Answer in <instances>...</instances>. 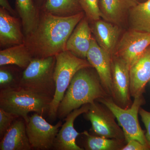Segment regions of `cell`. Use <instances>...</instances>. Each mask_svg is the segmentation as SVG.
Masks as SVG:
<instances>
[{
    "label": "cell",
    "mask_w": 150,
    "mask_h": 150,
    "mask_svg": "<svg viewBox=\"0 0 150 150\" xmlns=\"http://www.w3.org/2000/svg\"><path fill=\"white\" fill-rule=\"evenodd\" d=\"M96 102L90 104L88 110L84 113L91 123L92 131L97 136L126 142L123 129L115 121V115L104 105Z\"/></svg>",
    "instance_id": "obj_7"
},
{
    "label": "cell",
    "mask_w": 150,
    "mask_h": 150,
    "mask_svg": "<svg viewBox=\"0 0 150 150\" xmlns=\"http://www.w3.org/2000/svg\"><path fill=\"white\" fill-rule=\"evenodd\" d=\"M91 29L88 20L84 17L75 27L67 40L66 50L81 59H86L91 44Z\"/></svg>",
    "instance_id": "obj_15"
},
{
    "label": "cell",
    "mask_w": 150,
    "mask_h": 150,
    "mask_svg": "<svg viewBox=\"0 0 150 150\" xmlns=\"http://www.w3.org/2000/svg\"><path fill=\"white\" fill-rule=\"evenodd\" d=\"M43 12L57 16H70L83 11L79 0H46Z\"/></svg>",
    "instance_id": "obj_22"
},
{
    "label": "cell",
    "mask_w": 150,
    "mask_h": 150,
    "mask_svg": "<svg viewBox=\"0 0 150 150\" xmlns=\"http://www.w3.org/2000/svg\"><path fill=\"white\" fill-rule=\"evenodd\" d=\"M79 1L88 21L94 22L100 19L101 14L99 0H79Z\"/></svg>",
    "instance_id": "obj_24"
},
{
    "label": "cell",
    "mask_w": 150,
    "mask_h": 150,
    "mask_svg": "<svg viewBox=\"0 0 150 150\" xmlns=\"http://www.w3.org/2000/svg\"><path fill=\"white\" fill-rule=\"evenodd\" d=\"M112 57L92 37L86 59L96 71L103 88L110 97L112 96Z\"/></svg>",
    "instance_id": "obj_11"
},
{
    "label": "cell",
    "mask_w": 150,
    "mask_h": 150,
    "mask_svg": "<svg viewBox=\"0 0 150 150\" xmlns=\"http://www.w3.org/2000/svg\"><path fill=\"white\" fill-rule=\"evenodd\" d=\"M0 5H1V7L3 8L7 11L12 15L14 16L16 15V12L11 7L8 0H0Z\"/></svg>",
    "instance_id": "obj_29"
},
{
    "label": "cell",
    "mask_w": 150,
    "mask_h": 150,
    "mask_svg": "<svg viewBox=\"0 0 150 150\" xmlns=\"http://www.w3.org/2000/svg\"><path fill=\"white\" fill-rule=\"evenodd\" d=\"M90 104L84 105L81 107L73 110L68 114L64 120L54 141L53 149L56 150H83L76 143V139L81 133H78L74 127V122L81 114L88 110Z\"/></svg>",
    "instance_id": "obj_12"
},
{
    "label": "cell",
    "mask_w": 150,
    "mask_h": 150,
    "mask_svg": "<svg viewBox=\"0 0 150 150\" xmlns=\"http://www.w3.org/2000/svg\"><path fill=\"white\" fill-rule=\"evenodd\" d=\"M19 19L6 10L0 8V45L11 47L25 43Z\"/></svg>",
    "instance_id": "obj_14"
},
{
    "label": "cell",
    "mask_w": 150,
    "mask_h": 150,
    "mask_svg": "<svg viewBox=\"0 0 150 150\" xmlns=\"http://www.w3.org/2000/svg\"><path fill=\"white\" fill-rule=\"evenodd\" d=\"M138 3L136 0H99L101 17L105 21L118 25Z\"/></svg>",
    "instance_id": "obj_18"
},
{
    "label": "cell",
    "mask_w": 150,
    "mask_h": 150,
    "mask_svg": "<svg viewBox=\"0 0 150 150\" xmlns=\"http://www.w3.org/2000/svg\"><path fill=\"white\" fill-rule=\"evenodd\" d=\"M21 78H17L9 70L1 67L0 69V89L14 88L19 86Z\"/></svg>",
    "instance_id": "obj_25"
},
{
    "label": "cell",
    "mask_w": 150,
    "mask_h": 150,
    "mask_svg": "<svg viewBox=\"0 0 150 150\" xmlns=\"http://www.w3.org/2000/svg\"><path fill=\"white\" fill-rule=\"evenodd\" d=\"M128 14L131 29L150 33V0L138 3Z\"/></svg>",
    "instance_id": "obj_21"
},
{
    "label": "cell",
    "mask_w": 150,
    "mask_h": 150,
    "mask_svg": "<svg viewBox=\"0 0 150 150\" xmlns=\"http://www.w3.org/2000/svg\"><path fill=\"white\" fill-rule=\"evenodd\" d=\"M16 7L26 37L36 28L40 16L33 0H16Z\"/></svg>",
    "instance_id": "obj_20"
},
{
    "label": "cell",
    "mask_w": 150,
    "mask_h": 150,
    "mask_svg": "<svg viewBox=\"0 0 150 150\" xmlns=\"http://www.w3.org/2000/svg\"><path fill=\"white\" fill-rule=\"evenodd\" d=\"M111 73L112 100L122 108H129L133 103L131 99L130 68L122 59L113 55Z\"/></svg>",
    "instance_id": "obj_10"
},
{
    "label": "cell",
    "mask_w": 150,
    "mask_h": 150,
    "mask_svg": "<svg viewBox=\"0 0 150 150\" xmlns=\"http://www.w3.org/2000/svg\"><path fill=\"white\" fill-rule=\"evenodd\" d=\"M150 46V33L131 29L120 38L113 55L123 60L130 69Z\"/></svg>",
    "instance_id": "obj_9"
},
{
    "label": "cell",
    "mask_w": 150,
    "mask_h": 150,
    "mask_svg": "<svg viewBox=\"0 0 150 150\" xmlns=\"http://www.w3.org/2000/svg\"><path fill=\"white\" fill-rule=\"evenodd\" d=\"M62 126L61 121L55 125H51L43 115L36 112L29 116V121L26 123V133L32 149H53L54 141Z\"/></svg>",
    "instance_id": "obj_8"
},
{
    "label": "cell",
    "mask_w": 150,
    "mask_h": 150,
    "mask_svg": "<svg viewBox=\"0 0 150 150\" xmlns=\"http://www.w3.org/2000/svg\"><path fill=\"white\" fill-rule=\"evenodd\" d=\"M130 77L131 96L142 95L150 80V46L130 68Z\"/></svg>",
    "instance_id": "obj_13"
},
{
    "label": "cell",
    "mask_w": 150,
    "mask_h": 150,
    "mask_svg": "<svg viewBox=\"0 0 150 150\" xmlns=\"http://www.w3.org/2000/svg\"><path fill=\"white\" fill-rule=\"evenodd\" d=\"M93 67L83 68L75 74L59 104L57 118L64 119L69 113L86 104L109 96Z\"/></svg>",
    "instance_id": "obj_2"
},
{
    "label": "cell",
    "mask_w": 150,
    "mask_h": 150,
    "mask_svg": "<svg viewBox=\"0 0 150 150\" xmlns=\"http://www.w3.org/2000/svg\"><path fill=\"white\" fill-rule=\"evenodd\" d=\"M55 56L33 58L22 74L19 86L53 98L56 84L54 71Z\"/></svg>",
    "instance_id": "obj_5"
},
{
    "label": "cell",
    "mask_w": 150,
    "mask_h": 150,
    "mask_svg": "<svg viewBox=\"0 0 150 150\" xmlns=\"http://www.w3.org/2000/svg\"><path fill=\"white\" fill-rule=\"evenodd\" d=\"M55 57L54 79L56 91L48 113V118L51 121H55L57 118L59 104L75 74L83 68L92 67L87 59L79 58L67 50L57 54Z\"/></svg>",
    "instance_id": "obj_4"
},
{
    "label": "cell",
    "mask_w": 150,
    "mask_h": 150,
    "mask_svg": "<svg viewBox=\"0 0 150 150\" xmlns=\"http://www.w3.org/2000/svg\"><path fill=\"white\" fill-rule=\"evenodd\" d=\"M31 149L26 133V123L21 117L17 118L1 139L0 150Z\"/></svg>",
    "instance_id": "obj_16"
},
{
    "label": "cell",
    "mask_w": 150,
    "mask_h": 150,
    "mask_svg": "<svg viewBox=\"0 0 150 150\" xmlns=\"http://www.w3.org/2000/svg\"><path fill=\"white\" fill-rule=\"evenodd\" d=\"M149 146L143 144L136 140H131L127 143L121 150H149Z\"/></svg>",
    "instance_id": "obj_28"
},
{
    "label": "cell",
    "mask_w": 150,
    "mask_h": 150,
    "mask_svg": "<svg viewBox=\"0 0 150 150\" xmlns=\"http://www.w3.org/2000/svg\"><path fill=\"white\" fill-rule=\"evenodd\" d=\"M25 43L11 46L0 51V66L16 65L25 69L33 59Z\"/></svg>",
    "instance_id": "obj_19"
},
{
    "label": "cell",
    "mask_w": 150,
    "mask_h": 150,
    "mask_svg": "<svg viewBox=\"0 0 150 150\" xmlns=\"http://www.w3.org/2000/svg\"><path fill=\"white\" fill-rule=\"evenodd\" d=\"M17 117L0 108V137L1 139Z\"/></svg>",
    "instance_id": "obj_26"
},
{
    "label": "cell",
    "mask_w": 150,
    "mask_h": 150,
    "mask_svg": "<svg viewBox=\"0 0 150 150\" xmlns=\"http://www.w3.org/2000/svg\"><path fill=\"white\" fill-rule=\"evenodd\" d=\"M38 1H42V0H38Z\"/></svg>",
    "instance_id": "obj_31"
},
{
    "label": "cell",
    "mask_w": 150,
    "mask_h": 150,
    "mask_svg": "<svg viewBox=\"0 0 150 150\" xmlns=\"http://www.w3.org/2000/svg\"><path fill=\"white\" fill-rule=\"evenodd\" d=\"M92 33L98 44L112 56L119 41L120 30L117 25L106 21L98 20L93 22Z\"/></svg>",
    "instance_id": "obj_17"
},
{
    "label": "cell",
    "mask_w": 150,
    "mask_h": 150,
    "mask_svg": "<svg viewBox=\"0 0 150 150\" xmlns=\"http://www.w3.org/2000/svg\"><path fill=\"white\" fill-rule=\"evenodd\" d=\"M52 99L20 86L0 91V108L23 118L26 123L29 121V112L48 114Z\"/></svg>",
    "instance_id": "obj_3"
},
{
    "label": "cell",
    "mask_w": 150,
    "mask_h": 150,
    "mask_svg": "<svg viewBox=\"0 0 150 150\" xmlns=\"http://www.w3.org/2000/svg\"><path fill=\"white\" fill-rule=\"evenodd\" d=\"M136 1H137L138 2H142L146 0H136Z\"/></svg>",
    "instance_id": "obj_30"
},
{
    "label": "cell",
    "mask_w": 150,
    "mask_h": 150,
    "mask_svg": "<svg viewBox=\"0 0 150 150\" xmlns=\"http://www.w3.org/2000/svg\"><path fill=\"white\" fill-rule=\"evenodd\" d=\"M139 114L146 129V133L145 134V136L148 144L150 146V112L141 107L139 111Z\"/></svg>",
    "instance_id": "obj_27"
},
{
    "label": "cell",
    "mask_w": 150,
    "mask_h": 150,
    "mask_svg": "<svg viewBox=\"0 0 150 150\" xmlns=\"http://www.w3.org/2000/svg\"><path fill=\"white\" fill-rule=\"evenodd\" d=\"M84 14L82 11L62 17L43 12L35 30L25 38V43L33 58L55 56L65 51L67 40Z\"/></svg>",
    "instance_id": "obj_1"
},
{
    "label": "cell",
    "mask_w": 150,
    "mask_h": 150,
    "mask_svg": "<svg viewBox=\"0 0 150 150\" xmlns=\"http://www.w3.org/2000/svg\"><path fill=\"white\" fill-rule=\"evenodd\" d=\"M82 134L86 137L84 145L87 150H121L125 141L109 139L100 136H94L84 131Z\"/></svg>",
    "instance_id": "obj_23"
},
{
    "label": "cell",
    "mask_w": 150,
    "mask_h": 150,
    "mask_svg": "<svg viewBox=\"0 0 150 150\" xmlns=\"http://www.w3.org/2000/svg\"><path fill=\"white\" fill-rule=\"evenodd\" d=\"M134 98V102L128 108L118 106L110 96L96 101L105 105L115 115L118 124L123 129L126 143L130 140H136L143 144L149 146L146 139L145 131L141 128L138 119L140 108L145 104L146 101L143 95Z\"/></svg>",
    "instance_id": "obj_6"
}]
</instances>
